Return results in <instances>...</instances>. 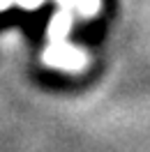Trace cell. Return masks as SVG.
Wrapping results in <instances>:
<instances>
[{
    "label": "cell",
    "mask_w": 150,
    "mask_h": 152,
    "mask_svg": "<svg viewBox=\"0 0 150 152\" xmlns=\"http://www.w3.org/2000/svg\"><path fill=\"white\" fill-rule=\"evenodd\" d=\"M42 60L49 67H56V69H65V72H81L88 65V56H85L81 48L69 46L65 42L60 44H51V46L42 53Z\"/></svg>",
    "instance_id": "6da1fadb"
},
{
    "label": "cell",
    "mask_w": 150,
    "mask_h": 152,
    "mask_svg": "<svg viewBox=\"0 0 150 152\" xmlns=\"http://www.w3.org/2000/svg\"><path fill=\"white\" fill-rule=\"evenodd\" d=\"M72 12L67 10V7H60V10L53 14V19L49 23V39H51V44H60V42H65L67 32L72 28Z\"/></svg>",
    "instance_id": "7a4b0ae2"
},
{
    "label": "cell",
    "mask_w": 150,
    "mask_h": 152,
    "mask_svg": "<svg viewBox=\"0 0 150 152\" xmlns=\"http://www.w3.org/2000/svg\"><path fill=\"white\" fill-rule=\"evenodd\" d=\"M76 12L81 14V16H95L97 12H99V7H102V0H76L74 2Z\"/></svg>",
    "instance_id": "3957f363"
},
{
    "label": "cell",
    "mask_w": 150,
    "mask_h": 152,
    "mask_svg": "<svg viewBox=\"0 0 150 152\" xmlns=\"http://www.w3.org/2000/svg\"><path fill=\"white\" fill-rule=\"evenodd\" d=\"M42 2H44V0H16V5L23 7V10H37Z\"/></svg>",
    "instance_id": "277c9868"
},
{
    "label": "cell",
    "mask_w": 150,
    "mask_h": 152,
    "mask_svg": "<svg viewBox=\"0 0 150 152\" xmlns=\"http://www.w3.org/2000/svg\"><path fill=\"white\" fill-rule=\"evenodd\" d=\"M12 5H16V0H0V12H5V10H10Z\"/></svg>",
    "instance_id": "5b68a950"
},
{
    "label": "cell",
    "mask_w": 150,
    "mask_h": 152,
    "mask_svg": "<svg viewBox=\"0 0 150 152\" xmlns=\"http://www.w3.org/2000/svg\"><path fill=\"white\" fill-rule=\"evenodd\" d=\"M56 2H60V7H69V5H74L76 0H56Z\"/></svg>",
    "instance_id": "8992f818"
}]
</instances>
